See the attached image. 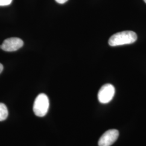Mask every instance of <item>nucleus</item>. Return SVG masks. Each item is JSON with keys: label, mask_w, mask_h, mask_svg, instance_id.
Returning a JSON list of instances; mask_svg holds the SVG:
<instances>
[{"label": "nucleus", "mask_w": 146, "mask_h": 146, "mask_svg": "<svg viewBox=\"0 0 146 146\" xmlns=\"http://www.w3.org/2000/svg\"><path fill=\"white\" fill-rule=\"evenodd\" d=\"M3 65L0 63V74L2 73V72L3 71Z\"/></svg>", "instance_id": "obj_9"}, {"label": "nucleus", "mask_w": 146, "mask_h": 146, "mask_svg": "<svg viewBox=\"0 0 146 146\" xmlns=\"http://www.w3.org/2000/svg\"><path fill=\"white\" fill-rule=\"evenodd\" d=\"M143 1H145V3H146V0H143Z\"/></svg>", "instance_id": "obj_10"}, {"label": "nucleus", "mask_w": 146, "mask_h": 146, "mask_svg": "<svg viewBox=\"0 0 146 146\" xmlns=\"http://www.w3.org/2000/svg\"><path fill=\"white\" fill-rule=\"evenodd\" d=\"M23 45V41L18 37H11L5 40L0 48L5 52H15L21 48Z\"/></svg>", "instance_id": "obj_4"}, {"label": "nucleus", "mask_w": 146, "mask_h": 146, "mask_svg": "<svg viewBox=\"0 0 146 146\" xmlns=\"http://www.w3.org/2000/svg\"><path fill=\"white\" fill-rule=\"evenodd\" d=\"M137 38L135 32L123 31L117 33L110 37L108 43L110 46H118L131 44L135 42Z\"/></svg>", "instance_id": "obj_1"}, {"label": "nucleus", "mask_w": 146, "mask_h": 146, "mask_svg": "<svg viewBox=\"0 0 146 146\" xmlns=\"http://www.w3.org/2000/svg\"><path fill=\"white\" fill-rule=\"evenodd\" d=\"M49 107V101L46 94H39L35 99L33 106V111L35 114L43 117L47 114Z\"/></svg>", "instance_id": "obj_2"}, {"label": "nucleus", "mask_w": 146, "mask_h": 146, "mask_svg": "<svg viewBox=\"0 0 146 146\" xmlns=\"http://www.w3.org/2000/svg\"><path fill=\"white\" fill-rule=\"evenodd\" d=\"M119 135L116 129H110L106 131L99 140V146H110L117 140Z\"/></svg>", "instance_id": "obj_5"}, {"label": "nucleus", "mask_w": 146, "mask_h": 146, "mask_svg": "<svg viewBox=\"0 0 146 146\" xmlns=\"http://www.w3.org/2000/svg\"><path fill=\"white\" fill-rule=\"evenodd\" d=\"M8 115V109L5 104L0 103V121L5 120Z\"/></svg>", "instance_id": "obj_6"}, {"label": "nucleus", "mask_w": 146, "mask_h": 146, "mask_svg": "<svg viewBox=\"0 0 146 146\" xmlns=\"http://www.w3.org/2000/svg\"><path fill=\"white\" fill-rule=\"evenodd\" d=\"M13 0H0V6H5L11 5Z\"/></svg>", "instance_id": "obj_7"}, {"label": "nucleus", "mask_w": 146, "mask_h": 146, "mask_svg": "<svg viewBox=\"0 0 146 146\" xmlns=\"http://www.w3.org/2000/svg\"><path fill=\"white\" fill-rule=\"evenodd\" d=\"M115 93V88L112 84H104L100 88L98 95L100 102L104 104L109 103L113 99Z\"/></svg>", "instance_id": "obj_3"}, {"label": "nucleus", "mask_w": 146, "mask_h": 146, "mask_svg": "<svg viewBox=\"0 0 146 146\" xmlns=\"http://www.w3.org/2000/svg\"><path fill=\"white\" fill-rule=\"evenodd\" d=\"M56 1V2H58L60 4H63L64 3H66L68 0H55Z\"/></svg>", "instance_id": "obj_8"}]
</instances>
